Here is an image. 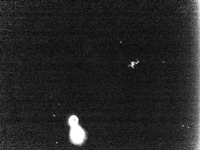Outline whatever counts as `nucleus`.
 Masks as SVG:
<instances>
[{
	"label": "nucleus",
	"mask_w": 200,
	"mask_h": 150,
	"mask_svg": "<svg viewBox=\"0 0 200 150\" xmlns=\"http://www.w3.org/2000/svg\"><path fill=\"white\" fill-rule=\"evenodd\" d=\"M78 119L75 116L71 117L70 119V123L73 127L76 126L78 122Z\"/></svg>",
	"instance_id": "obj_2"
},
{
	"label": "nucleus",
	"mask_w": 200,
	"mask_h": 150,
	"mask_svg": "<svg viewBox=\"0 0 200 150\" xmlns=\"http://www.w3.org/2000/svg\"><path fill=\"white\" fill-rule=\"evenodd\" d=\"M71 133L72 139L76 142H79L83 139L84 136L83 131L81 128L74 126Z\"/></svg>",
	"instance_id": "obj_1"
}]
</instances>
